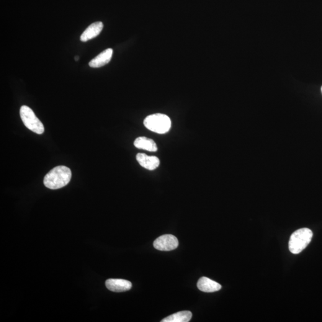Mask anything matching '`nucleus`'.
<instances>
[{
    "label": "nucleus",
    "mask_w": 322,
    "mask_h": 322,
    "mask_svg": "<svg viewBox=\"0 0 322 322\" xmlns=\"http://www.w3.org/2000/svg\"><path fill=\"white\" fill-rule=\"evenodd\" d=\"M105 284L108 290L115 292H125L132 288V283L124 279H109Z\"/></svg>",
    "instance_id": "423d86ee"
},
{
    "label": "nucleus",
    "mask_w": 322,
    "mask_h": 322,
    "mask_svg": "<svg viewBox=\"0 0 322 322\" xmlns=\"http://www.w3.org/2000/svg\"><path fill=\"white\" fill-rule=\"evenodd\" d=\"M104 24L102 22L93 23L88 27L81 35L80 40L82 42H86L95 37H97L101 32Z\"/></svg>",
    "instance_id": "1a4fd4ad"
},
{
    "label": "nucleus",
    "mask_w": 322,
    "mask_h": 322,
    "mask_svg": "<svg viewBox=\"0 0 322 322\" xmlns=\"http://www.w3.org/2000/svg\"><path fill=\"white\" fill-rule=\"evenodd\" d=\"M321 90H322V89H321Z\"/></svg>",
    "instance_id": "4468645a"
},
{
    "label": "nucleus",
    "mask_w": 322,
    "mask_h": 322,
    "mask_svg": "<svg viewBox=\"0 0 322 322\" xmlns=\"http://www.w3.org/2000/svg\"><path fill=\"white\" fill-rule=\"evenodd\" d=\"M312 231L308 228H302L296 230L290 237L289 249L291 253L298 254L302 252L313 238Z\"/></svg>",
    "instance_id": "f03ea898"
},
{
    "label": "nucleus",
    "mask_w": 322,
    "mask_h": 322,
    "mask_svg": "<svg viewBox=\"0 0 322 322\" xmlns=\"http://www.w3.org/2000/svg\"><path fill=\"white\" fill-rule=\"evenodd\" d=\"M192 314L189 311H180L171 314L162 320V322H188L190 321Z\"/></svg>",
    "instance_id": "f8f14e48"
},
{
    "label": "nucleus",
    "mask_w": 322,
    "mask_h": 322,
    "mask_svg": "<svg viewBox=\"0 0 322 322\" xmlns=\"http://www.w3.org/2000/svg\"><path fill=\"white\" fill-rule=\"evenodd\" d=\"M134 145L136 148L150 152H156L158 147L153 139L146 137H139L136 139Z\"/></svg>",
    "instance_id": "9b49d317"
},
{
    "label": "nucleus",
    "mask_w": 322,
    "mask_h": 322,
    "mask_svg": "<svg viewBox=\"0 0 322 322\" xmlns=\"http://www.w3.org/2000/svg\"><path fill=\"white\" fill-rule=\"evenodd\" d=\"M72 172L68 167L58 166L50 170L44 179V184L48 189H61L71 181Z\"/></svg>",
    "instance_id": "f257e3e1"
},
{
    "label": "nucleus",
    "mask_w": 322,
    "mask_h": 322,
    "mask_svg": "<svg viewBox=\"0 0 322 322\" xmlns=\"http://www.w3.org/2000/svg\"><path fill=\"white\" fill-rule=\"evenodd\" d=\"M20 115L24 125L38 135H42L45 132V127L41 121L36 117L33 110L27 106H22L20 109Z\"/></svg>",
    "instance_id": "20e7f679"
},
{
    "label": "nucleus",
    "mask_w": 322,
    "mask_h": 322,
    "mask_svg": "<svg viewBox=\"0 0 322 322\" xmlns=\"http://www.w3.org/2000/svg\"><path fill=\"white\" fill-rule=\"evenodd\" d=\"M113 55V50L112 48H107L102 51L99 55L95 57L90 61L89 66L92 68H100L107 64L111 60Z\"/></svg>",
    "instance_id": "6e6552de"
},
{
    "label": "nucleus",
    "mask_w": 322,
    "mask_h": 322,
    "mask_svg": "<svg viewBox=\"0 0 322 322\" xmlns=\"http://www.w3.org/2000/svg\"><path fill=\"white\" fill-rule=\"evenodd\" d=\"M144 125L148 130L158 134H165L170 130L171 121L168 116L162 113H155L147 117Z\"/></svg>",
    "instance_id": "7ed1b4c3"
},
{
    "label": "nucleus",
    "mask_w": 322,
    "mask_h": 322,
    "mask_svg": "<svg viewBox=\"0 0 322 322\" xmlns=\"http://www.w3.org/2000/svg\"><path fill=\"white\" fill-rule=\"evenodd\" d=\"M198 289L204 292H214L221 290V286L207 277H202L197 283Z\"/></svg>",
    "instance_id": "9d476101"
},
{
    "label": "nucleus",
    "mask_w": 322,
    "mask_h": 322,
    "mask_svg": "<svg viewBox=\"0 0 322 322\" xmlns=\"http://www.w3.org/2000/svg\"><path fill=\"white\" fill-rule=\"evenodd\" d=\"M78 57H76V60L78 61Z\"/></svg>",
    "instance_id": "ddd939ff"
},
{
    "label": "nucleus",
    "mask_w": 322,
    "mask_h": 322,
    "mask_svg": "<svg viewBox=\"0 0 322 322\" xmlns=\"http://www.w3.org/2000/svg\"><path fill=\"white\" fill-rule=\"evenodd\" d=\"M136 159L141 167L149 170L155 169L160 164V161L156 156H148L145 153H138Z\"/></svg>",
    "instance_id": "0eeeda50"
},
{
    "label": "nucleus",
    "mask_w": 322,
    "mask_h": 322,
    "mask_svg": "<svg viewBox=\"0 0 322 322\" xmlns=\"http://www.w3.org/2000/svg\"><path fill=\"white\" fill-rule=\"evenodd\" d=\"M179 246V241L172 234H164L157 238L153 242L154 248L161 251H170Z\"/></svg>",
    "instance_id": "39448f33"
}]
</instances>
